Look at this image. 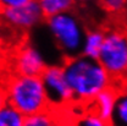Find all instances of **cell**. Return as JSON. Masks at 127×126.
<instances>
[{"instance_id": "cell-9", "label": "cell", "mask_w": 127, "mask_h": 126, "mask_svg": "<svg viewBox=\"0 0 127 126\" xmlns=\"http://www.w3.org/2000/svg\"><path fill=\"white\" fill-rule=\"evenodd\" d=\"M105 38V30L104 28H91L87 30L83 44L81 48V55L89 58V59H96L99 58L100 50L103 48Z\"/></svg>"}, {"instance_id": "cell-14", "label": "cell", "mask_w": 127, "mask_h": 126, "mask_svg": "<svg viewBox=\"0 0 127 126\" xmlns=\"http://www.w3.org/2000/svg\"><path fill=\"white\" fill-rule=\"evenodd\" d=\"M25 118L21 111L9 103L0 108V126H23Z\"/></svg>"}, {"instance_id": "cell-16", "label": "cell", "mask_w": 127, "mask_h": 126, "mask_svg": "<svg viewBox=\"0 0 127 126\" xmlns=\"http://www.w3.org/2000/svg\"><path fill=\"white\" fill-rule=\"evenodd\" d=\"M32 0H0V11L6 10V9H12V7H18L22 6Z\"/></svg>"}, {"instance_id": "cell-20", "label": "cell", "mask_w": 127, "mask_h": 126, "mask_svg": "<svg viewBox=\"0 0 127 126\" xmlns=\"http://www.w3.org/2000/svg\"><path fill=\"white\" fill-rule=\"evenodd\" d=\"M122 83H127V67L126 71H125V76H124V80H122Z\"/></svg>"}, {"instance_id": "cell-7", "label": "cell", "mask_w": 127, "mask_h": 126, "mask_svg": "<svg viewBox=\"0 0 127 126\" xmlns=\"http://www.w3.org/2000/svg\"><path fill=\"white\" fill-rule=\"evenodd\" d=\"M48 65L35 47L26 43L15 53L12 60V74L25 76H40Z\"/></svg>"}, {"instance_id": "cell-6", "label": "cell", "mask_w": 127, "mask_h": 126, "mask_svg": "<svg viewBox=\"0 0 127 126\" xmlns=\"http://www.w3.org/2000/svg\"><path fill=\"white\" fill-rule=\"evenodd\" d=\"M0 18L7 26L22 32L30 31L45 20L37 0H32L18 7L2 10L0 11Z\"/></svg>"}, {"instance_id": "cell-17", "label": "cell", "mask_w": 127, "mask_h": 126, "mask_svg": "<svg viewBox=\"0 0 127 126\" xmlns=\"http://www.w3.org/2000/svg\"><path fill=\"white\" fill-rule=\"evenodd\" d=\"M72 123H73V118H71V119H68V118L64 119L63 116H61V110H60V118H59L58 123L55 124V126H72Z\"/></svg>"}, {"instance_id": "cell-3", "label": "cell", "mask_w": 127, "mask_h": 126, "mask_svg": "<svg viewBox=\"0 0 127 126\" xmlns=\"http://www.w3.org/2000/svg\"><path fill=\"white\" fill-rule=\"evenodd\" d=\"M45 22L56 45L66 55V58L81 54V48L87 30L75 12L68 11L47 18Z\"/></svg>"}, {"instance_id": "cell-5", "label": "cell", "mask_w": 127, "mask_h": 126, "mask_svg": "<svg viewBox=\"0 0 127 126\" xmlns=\"http://www.w3.org/2000/svg\"><path fill=\"white\" fill-rule=\"evenodd\" d=\"M40 77L53 109L60 110L75 105L73 94L66 79L63 65H48Z\"/></svg>"}, {"instance_id": "cell-4", "label": "cell", "mask_w": 127, "mask_h": 126, "mask_svg": "<svg viewBox=\"0 0 127 126\" xmlns=\"http://www.w3.org/2000/svg\"><path fill=\"white\" fill-rule=\"evenodd\" d=\"M98 60L116 83H122L127 67V33L125 27L105 30V38Z\"/></svg>"}, {"instance_id": "cell-11", "label": "cell", "mask_w": 127, "mask_h": 126, "mask_svg": "<svg viewBox=\"0 0 127 126\" xmlns=\"http://www.w3.org/2000/svg\"><path fill=\"white\" fill-rule=\"evenodd\" d=\"M60 118V110L49 108L47 110L27 115L23 126H55Z\"/></svg>"}, {"instance_id": "cell-15", "label": "cell", "mask_w": 127, "mask_h": 126, "mask_svg": "<svg viewBox=\"0 0 127 126\" xmlns=\"http://www.w3.org/2000/svg\"><path fill=\"white\" fill-rule=\"evenodd\" d=\"M100 7L112 16H122L127 12V0H98Z\"/></svg>"}, {"instance_id": "cell-12", "label": "cell", "mask_w": 127, "mask_h": 126, "mask_svg": "<svg viewBox=\"0 0 127 126\" xmlns=\"http://www.w3.org/2000/svg\"><path fill=\"white\" fill-rule=\"evenodd\" d=\"M111 124L112 126H127V83L119 84L117 102Z\"/></svg>"}, {"instance_id": "cell-8", "label": "cell", "mask_w": 127, "mask_h": 126, "mask_svg": "<svg viewBox=\"0 0 127 126\" xmlns=\"http://www.w3.org/2000/svg\"><path fill=\"white\" fill-rule=\"evenodd\" d=\"M117 94H119V84L109 87L95 97L93 102L91 103L89 108L94 113H96L100 118L111 121L116 108Z\"/></svg>"}, {"instance_id": "cell-19", "label": "cell", "mask_w": 127, "mask_h": 126, "mask_svg": "<svg viewBox=\"0 0 127 126\" xmlns=\"http://www.w3.org/2000/svg\"><path fill=\"white\" fill-rule=\"evenodd\" d=\"M91 1H95V0H75L76 4H87V2H91Z\"/></svg>"}, {"instance_id": "cell-10", "label": "cell", "mask_w": 127, "mask_h": 126, "mask_svg": "<svg viewBox=\"0 0 127 126\" xmlns=\"http://www.w3.org/2000/svg\"><path fill=\"white\" fill-rule=\"evenodd\" d=\"M43 12L44 18L72 11L75 7V0H37Z\"/></svg>"}, {"instance_id": "cell-21", "label": "cell", "mask_w": 127, "mask_h": 126, "mask_svg": "<svg viewBox=\"0 0 127 126\" xmlns=\"http://www.w3.org/2000/svg\"><path fill=\"white\" fill-rule=\"evenodd\" d=\"M125 30H126V33H127V26H126V27H125Z\"/></svg>"}, {"instance_id": "cell-13", "label": "cell", "mask_w": 127, "mask_h": 126, "mask_svg": "<svg viewBox=\"0 0 127 126\" xmlns=\"http://www.w3.org/2000/svg\"><path fill=\"white\" fill-rule=\"evenodd\" d=\"M72 126H112L111 121L100 118L89 107L82 108V111L73 118Z\"/></svg>"}, {"instance_id": "cell-2", "label": "cell", "mask_w": 127, "mask_h": 126, "mask_svg": "<svg viewBox=\"0 0 127 126\" xmlns=\"http://www.w3.org/2000/svg\"><path fill=\"white\" fill-rule=\"evenodd\" d=\"M2 84L7 103L25 116L51 108L40 76L11 74Z\"/></svg>"}, {"instance_id": "cell-1", "label": "cell", "mask_w": 127, "mask_h": 126, "mask_svg": "<svg viewBox=\"0 0 127 126\" xmlns=\"http://www.w3.org/2000/svg\"><path fill=\"white\" fill-rule=\"evenodd\" d=\"M63 66L73 94V103L79 108L89 107L100 92L119 84L96 59L78 54L66 58Z\"/></svg>"}, {"instance_id": "cell-18", "label": "cell", "mask_w": 127, "mask_h": 126, "mask_svg": "<svg viewBox=\"0 0 127 126\" xmlns=\"http://www.w3.org/2000/svg\"><path fill=\"white\" fill-rule=\"evenodd\" d=\"M6 103H7V99H6L5 88H4V84L0 83V108H2Z\"/></svg>"}]
</instances>
